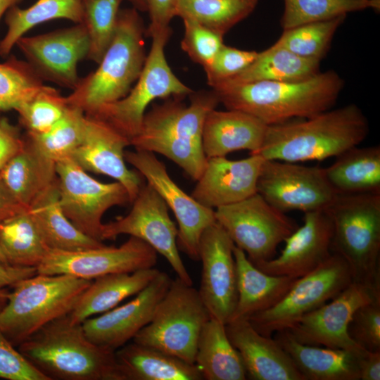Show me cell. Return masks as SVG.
Here are the masks:
<instances>
[{
  "label": "cell",
  "instance_id": "obj_24",
  "mask_svg": "<svg viewBox=\"0 0 380 380\" xmlns=\"http://www.w3.org/2000/svg\"><path fill=\"white\" fill-rule=\"evenodd\" d=\"M228 338L238 350L247 377L254 380H305L278 341L259 333L247 318L225 324Z\"/></svg>",
  "mask_w": 380,
  "mask_h": 380
},
{
  "label": "cell",
  "instance_id": "obj_56",
  "mask_svg": "<svg viewBox=\"0 0 380 380\" xmlns=\"http://www.w3.org/2000/svg\"><path fill=\"white\" fill-rule=\"evenodd\" d=\"M0 261L8 263L6 256L1 247H0Z\"/></svg>",
  "mask_w": 380,
  "mask_h": 380
},
{
  "label": "cell",
  "instance_id": "obj_34",
  "mask_svg": "<svg viewBox=\"0 0 380 380\" xmlns=\"http://www.w3.org/2000/svg\"><path fill=\"white\" fill-rule=\"evenodd\" d=\"M320 61L272 45L258 52L256 58L243 70L221 82H300L318 74Z\"/></svg>",
  "mask_w": 380,
  "mask_h": 380
},
{
  "label": "cell",
  "instance_id": "obj_17",
  "mask_svg": "<svg viewBox=\"0 0 380 380\" xmlns=\"http://www.w3.org/2000/svg\"><path fill=\"white\" fill-rule=\"evenodd\" d=\"M380 299V286L352 281L338 295L303 315L288 331L300 343L344 349L362 355L367 350L348 334V326L361 306Z\"/></svg>",
  "mask_w": 380,
  "mask_h": 380
},
{
  "label": "cell",
  "instance_id": "obj_55",
  "mask_svg": "<svg viewBox=\"0 0 380 380\" xmlns=\"http://www.w3.org/2000/svg\"><path fill=\"white\" fill-rule=\"evenodd\" d=\"M8 291L5 288L0 289V310L4 306L7 301Z\"/></svg>",
  "mask_w": 380,
  "mask_h": 380
},
{
  "label": "cell",
  "instance_id": "obj_20",
  "mask_svg": "<svg viewBox=\"0 0 380 380\" xmlns=\"http://www.w3.org/2000/svg\"><path fill=\"white\" fill-rule=\"evenodd\" d=\"M172 280L167 273L160 271L127 303L87 319L82 323L87 337L113 351L127 343L150 322Z\"/></svg>",
  "mask_w": 380,
  "mask_h": 380
},
{
  "label": "cell",
  "instance_id": "obj_42",
  "mask_svg": "<svg viewBox=\"0 0 380 380\" xmlns=\"http://www.w3.org/2000/svg\"><path fill=\"white\" fill-rule=\"evenodd\" d=\"M44 85L26 61L10 57L0 63V110H15Z\"/></svg>",
  "mask_w": 380,
  "mask_h": 380
},
{
  "label": "cell",
  "instance_id": "obj_18",
  "mask_svg": "<svg viewBox=\"0 0 380 380\" xmlns=\"http://www.w3.org/2000/svg\"><path fill=\"white\" fill-rule=\"evenodd\" d=\"M37 75L72 91L78 85V63L87 58L90 42L86 27L77 23L68 28L23 37L16 45Z\"/></svg>",
  "mask_w": 380,
  "mask_h": 380
},
{
  "label": "cell",
  "instance_id": "obj_28",
  "mask_svg": "<svg viewBox=\"0 0 380 380\" xmlns=\"http://www.w3.org/2000/svg\"><path fill=\"white\" fill-rule=\"evenodd\" d=\"M124 380H201L195 364L132 341L115 351Z\"/></svg>",
  "mask_w": 380,
  "mask_h": 380
},
{
  "label": "cell",
  "instance_id": "obj_9",
  "mask_svg": "<svg viewBox=\"0 0 380 380\" xmlns=\"http://www.w3.org/2000/svg\"><path fill=\"white\" fill-rule=\"evenodd\" d=\"M171 34L152 37V44L136 84L122 99L100 108L93 116L101 119L129 140L140 130L148 106L156 99H183L193 90L173 73L165 46Z\"/></svg>",
  "mask_w": 380,
  "mask_h": 380
},
{
  "label": "cell",
  "instance_id": "obj_27",
  "mask_svg": "<svg viewBox=\"0 0 380 380\" xmlns=\"http://www.w3.org/2000/svg\"><path fill=\"white\" fill-rule=\"evenodd\" d=\"M234 256L236 270L237 302L231 320L248 318L272 307L283 298L297 279L262 272L235 245Z\"/></svg>",
  "mask_w": 380,
  "mask_h": 380
},
{
  "label": "cell",
  "instance_id": "obj_39",
  "mask_svg": "<svg viewBox=\"0 0 380 380\" xmlns=\"http://www.w3.org/2000/svg\"><path fill=\"white\" fill-rule=\"evenodd\" d=\"M282 29L329 20L367 8L379 11L380 0H284Z\"/></svg>",
  "mask_w": 380,
  "mask_h": 380
},
{
  "label": "cell",
  "instance_id": "obj_23",
  "mask_svg": "<svg viewBox=\"0 0 380 380\" xmlns=\"http://www.w3.org/2000/svg\"><path fill=\"white\" fill-rule=\"evenodd\" d=\"M264 160L258 154H250L241 160H229L226 157L208 158L191 196L203 206L212 209L246 199L257 193Z\"/></svg>",
  "mask_w": 380,
  "mask_h": 380
},
{
  "label": "cell",
  "instance_id": "obj_43",
  "mask_svg": "<svg viewBox=\"0 0 380 380\" xmlns=\"http://www.w3.org/2000/svg\"><path fill=\"white\" fill-rule=\"evenodd\" d=\"M68 106L66 96L57 89L44 85L15 111L27 133L41 134L47 132L62 118Z\"/></svg>",
  "mask_w": 380,
  "mask_h": 380
},
{
  "label": "cell",
  "instance_id": "obj_46",
  "mask_svg": "<svg viewBox=\"0 0 380 380\" xmlns=\"http://www.w3.org/2000/svg\"><path fill=\"white\" fill-rule=\"evenodd\" d=\"M258 52L223 45L211 63L203 68L207 84L211 87L243 70L257 57Z\"/></svg>",
  "mask_w": 380,
  "mask_h": 380
},
{
  "label": "cell",
  "instance_id": "obj_41",
  "mask_svg": "<svg viewBox=\"0 0 380 380\" xmlns=\"http://www.w3.org/2000/svg\"><path fill=\"white\" fill-rule=\"evenodd\" d=\"M122 0H82V24L87 31L90 47L87 59L99 63L110 44Z\"/></svg>",
  "mask_w": 380,
  "mask_h": 380
},
{
  "label": "cell",
  "instance_id": "obj_48",
  "mask_svg": "<svg viewBox=\"0 0 380 380\" xmlns=\"http://www.w3.org/2000/svg\"><path fill=\"white\" fill-rule=\"evenodd\" d=\"M146 1L150 17L146 35L152 37L158 34H172L170 22L176 16L177 0Z\"/></svg>",
  "mask_w": 380,
  "mask_h": 380
},
{
  "label": "cell",
  "instance_id": "obj_38",
  "mask_svg": "<svg viewBox=\"0 0 380 380\" xmlns=\"http://www.w3.org/2000/svg\"><path fill=\"white\" fill-rule=\"evenodd\" d=\"M86 120L87 116L82 110L69 105L62 118L47 132L27 133L26 139L44 158L56 164L70 157L79 145L84 135Z\"/></svg>",
  "mask_w": 380,
  "mask_h": 380
},
{
  "label": "cell",
  "instance_id": "obj_19",
  "mask_svg": "<svg viewBox=\"0 0 380 380\" xmlns=\"http://www.w3.org/2000/svg\"><path fill=\"white\" fill-rule=\"evenodd\" d=\"M234 243L215 222L203 232L198 245L202 272L198 293L210 317L227 324L237 302Z\"/></svg>",
  "mask_w": 380,
  "mask_h": 380
},
{
  "label": "cell",
  "instance_id": "obj_14",
  "mask_svg": "<svg viewBox=\"0 0 380 380\" xmlns=\"http://www.w3.org/2000/svg\"><path fill=\"white\" fill-rule=\"evenodd\" d=\"M125 159L143 176L174 213L178 223L179 250L191 259L199 260L200 238L204 230L216 222L215 210L203 206L184 192L155 153L137 149L125 151Z\"/></svg>",
  "mask_w": 380,
  "mask_h": 380
},
{
  "label": "cell",
  "instance_id": "obj_30",
  "mask_svg": "<svg viewBox=\"0 0 380 380\" xmlns=\"http://www.w3.org/2000/svg\"><path fill=\"white\" fill-rule=\"evenodd\" d=\"M56 178V164L44 158L26 139L23 148L0 169L2 184L26 208Z\"/></svg>",
  "mask_w": 380,
  "mask_h": 380
},
{
  "label": "cell",
  "instance_id": "obj_52",
  "mask_svg": "<svg viewBox=\"0 0 380 380\" xmlns=\"http://www.w3.org/2000/svg\"><path fill=\"white\" fill-rule=\"evenodd\" d=\"M26 208L13 197L0 180V222Z\"/></svg>",
  "mask_w": 380,
  "mask_h": 380
},
{
  "label": "cell",
  "instance_id": "obj_49",
  "mask_svg": "<svg viewBox=\"0 0 380 380\" xmlns=\"http://www.w3.org/2000/svg\"><path fill=\"white\" fill-rule=\"evenodd\" d=\"M24 139L18 129L7 120L0 119V169L23 146Z\"/></svg>",
  "mask_w": 380,
  "mask_h": 380
},
{
  "label": "cell",
  "instance_id": "obj_54",
  "mask_svg": "<svg viewBox=\"0 0 380 380\" xmlns=\"http://www.w3.org/2000/svg\"><path fill=\"white\" fill-rule=\"evenodd\" d=\"M137 10L141 11H147V4L146 0H129Z\"/></svg>",
  "mask_w": 380,
  "mask_h": 380
},
{
  "label": "cell",
  "instance_id": "obj_3",
  "mask_svg": "<svg viewBox=\"0 0 380 380\" xmlns=\"http://www.w3.org/2000/svg\"><path fill=\"white\" fill-rule=\"evenodd\" d=\"M189 96L188 106L177 98L153 105L145 113L130 145L134 149L164 156L196 181L208 160L202 144L204 120L220 102L213 91L193 92Z\"/></svg>",
  "mask_w": 380,
  "mask_h": 380
},
{
  "label": "cell",
  "instance_id": "obj_25",
  "mask_svg": "<svg viewBox=\"0 0 380 380\" xmlns=\"http://www.w3.org/2000/svg\"><path fill=\"white\" fill-rule=\"evenodd\" d=\"M267 129V125L248 113L235 110H211L203 127L204 153L207 158L226 157L240 150L255 154L262 144Z\"/></svg>",
  "mask_w": 380,
  "mask_h": 380
},
{
  "label": "cell",
  "instance_id": "obj_13",
  "mask_svg": "<svg viewBox=\"0 0 380 380\" xmlns=\"http://www.w3.org/2000/svg\"><path fill=\"white\" fill-rule=\"evenodd\" d=\"M132 203V208L127 215L103 224L101 241L114 239L121 234L138 238L166 259L177 277L192 285V279L179 253L177 228L163 199L146 183Z\"/></svg>",
  "mask_w": 380,
  "mask_h": 380
},
{
  "label": "cell",
  "instance_id": "obj_11",
  "mask_svg": "<svg viewBox=\"0 0 380 380\" xmlns=\"http://www.w3.org/2000/svg\"><path fill=\"white\" fill-rule=\"evenodd\" d=\"M215 215L216 222L253 265L273 258L279 245L298 227L258 193L216 208Z\"/></svg>",
  "mask_w": 380,
  "mask_h": 380
},
{
  "label": "cell",
  "instance_id": "obj_44",
  "mask_svg": "<svg viewBox=\"0 0 380 380\" xmlns=\"http://www.w3.org/2000/svg\"><path fill=\"white\" fill-rule=\"evenodd\" d=\"M184 37L182 49L195 63L203 68L209 65L224 45L223 37L198 23L183 18Z\"/></svg>",
  "mask_w": 380,
  "mask_h": 380
},
{
  "label": "cell",
  "instance_id": "obj_47",
  "mask_svg": "<svg viewBox=\"0 0 380 380\" xmlns=\"http://www.w3.org/2000/svg\"><path fill=\"white\" fill-rule=\"evenodd\" d=\"M0 379L50 380L14 348L0 328Z\"/></svg>",
  "mask_w": 380,
  "mask_h": 380
},
{
  "label": "cell",
  "instance_id": "obj_32",
  "mask_svg": "<svg viewBox=\"0 0 380 380\" xmlns=\"http://www.w3.org/2000/svg\"><path fill=\"white\" fill-rule=\"evenodd\" d=\"M29 208L51 250L79 251L103 245L80 231L65 216L59 202L57 178Z\"/></svg>",
  "mask_w": 380,
  "mask_h": 380
},
{
  "label": "cell",
  "instance_id": "obj_36",
  "mask_svg": "<svg viewBox=\"0 0 380 380\" xmlns=\"http://www.w3.org/2000/svg\"><path fill=\"white\" fill-rule=\"evenodd\" d=\"M6 13L7 31L0 41L1 57L8 56L17 42L40 23L60 18L82 23L83 8L82 0H38L25 9L13 6Z\"/></svg>",
  "mask_w": 380,
  "mask_h": 380
},
{
  "label": "cell",
  "instance_id": "obj_45",
  "mask_svg": "<svg viewBox=\"0 0 380 380\" xmlns=\"http://www.w3.org/2000/svg\"><path fill=\"white\" fill-rule=\"evenodd\" d=\"M350 338L368 351H380V299L359 308L348 326Z\"/></svg>",
  "mask_w": 380,
  "mask_h": 380
},
{
  "label": "cell",
  "instance_id": "obj_7",
  "mask_svg": "<svg viewBox=\"0 0 380 380\" xmlns=\"http://www.w3.org/2000/svg\"><path fill=\"white\" fill-rule=\"evenodd\" d=\"M324 210L331 252L345 260L353 281L380 286V194L336 195Z\"/></svg>",
  "mask_w": 380,
  "mask_h": 380
},
{
  "label": "cell",
  "instance_id": "obj_37",
  "mask_svg": "<svg viewBox=\"0 0 380 380\" xmlns=\"http://www.w3.org/2000/svg\"><path fill=\"white\" fill-rule=\"evenodd\" d=\"M259 0H177L176 15L188 18L224 37L247 18Z\"/></svg>",
  "mask_w": 380,
  "mask_h": 380
},
{
  "label": "cell",
  "instance_id": "obj_40",
  "mask_svg": "<svg viewBox=\"0 0 380 380\" xmlns=\"http://www.w3.org/2000/svg\"><path fill=\"white\" fill-rule=\"evenodd\" d=\"M346 15L284 30L273 44L303 58L321 61Z\"/></svg>",
  "mask_w": 380,
  "mask_h": 380
},
{
  "label": "cell",
  "instance_id": "obj_33",
  "mask_svg": "<svg viewBox=\"0 0 380 380\" xmlns=\"http://www.w3.org/2000/svg\"><path fill=\"white\" fill-rule=\"evenodd\" d=\"M194 364L203 379L244 380L247 378L242 359L228 338L225 324L212 317L200 333Z\"/></svg>",
  "mask_w": 380,
  "mask_h": 380
},
{
  "label": "cell",
  "instance_id": "obj_10",
  "mask_svg": "<svg viewBox=\"0 0 380 380\" xmlns=\"http://www.w3.org/2000/svg\"><path fill=\"white\" fill-rule=\"evenodd\" d=\"M352 281L345 260L332 253L314 270L297 278L277 303L247 319L259 333L271 337L274 332L289 329L303 315L335 298Z\"/></svg>",
  "mask_w": 380,
  "mask_h": 380
},
{
  "label": "cell",
  "instance_id": "obj_16",
  "mask_svg": "<svg viewBox=\"0 0 380 380\" xmlns=\"http://www.w3.org/2000/svg\"><path fill=\"white\" fill-rule=\"evenodd\" d=\"M158 253L145 241L130 236L120 246L105 244L79 251L50 250L37 266V274H67L92 281L115 273L154 267Z\"/></svg>",
  "mask_w": 380,
  "mask_h": 380
},
{
  "label": "cell",
  "instance_id": "obj_31",
  "mask_svg": "<svg viewBox=\"0 0 380 380\" xmlns=\"http://www.w3.org/2000/svg\"><path fill=\"white\" fill-rule=\"evenodd\" d=\"M336 158L324 172L337 195L380 194L379 146H357Z\"/></svg>",
  "mask_w": 380,
  "mask_h": 380
},
{
  "label": "cell",
  "instance_id": "obj_8",
  "mask_svg": "<svg viewBox=\"0 0 380 380\" xmlns=\"http://www.w3.org/2000/svg\"><path fill=\"white\" fill-rule=\"evenodd\" d=\"M210 317L198 291L177 277L132 341L194 364L198 337Z\"/></svg>",
  "mask_w": 380,
  "mask_h": 380
},
{
  "label": "cell",
  "instance_id": "obj_29",
  "mask_svg": "<svg viewBox=\"0 0 380 380\" xmlns=\"http://www.w3.org/2000/svg\"><path fill=\"white\" fill-rule=\"evenodd\" d=\"M160 272L155 267L106 274L91 281L69 314L75 322L102 314L142 291Z\"/></svg>",
  "mask_w": 380,
  "mask_h": 380
},
{
  "label": "cell",
  "instance_id": "obj_50",
  "mask_svg": "<svg viewBox=\"0 0 380 380\" xmlns=\"http://www.w3.org/2000/svg\"><path fill=\"white\" fill-rule=\"evenodd\" d=\"M36 267H20L0 261V289L37 274Z\"/></svg>",
  "mask_w": 380,
  "mask_h": 380
},
{
  "label": "cell",
  "instance_id": "obj_51",
  "mask_svg": "<svg viewBox=\"0 0 380 380\" xmlns=\"http://www.w3.org/2000/svg\"><path fill=\"white\" fill-rule=\"evenodd\" d=\"M359 376L361 380L380 379V351L366 350L359 357Z\"/></svg>",
  "mask_w": 380,
  "mask_h": 380
},
{
  "label": "cell",
  "instance_id": "obj_6",
  "mask_svg": "<svg viewBox=\"0 0 380 380\" xmlns=\"http://www.w3.org/2000/svg\"><path fill=\"white\" fill-rule=\"evenodd\" d=\"M91 281L67 274H36L11 286L0 310V328L18 346L44 325L75 308Z\"/></svg>",
  "mask_w": 380,
  "mask_h": 380
},
{
  "label": "cell",
  "instance_id": "obj_1",
  "mask_svg": "<svg viewBox=\"0 0 380 380\" xmlns=\"http://www.w3.org/2000/svg\"><path fill=\"white\" fill-rule=\"evenodd\" d=\"M343 87V80L329 70L300 82H220L212 88L227 110L248 113L273 125L331 109Z\"/></svg>",
  "mask_w": 380,
  "mask_h": 380
},
{
  "label": "cell",
  "instance_id": "obj_22",
  "mask_svg": "<svg viewBox=\"0 0 380 380\" xmlns=\"http://www.w3.org/2000/svg\"><path fill=\"white\" fill-rule=\"evenodd\" d=\"M331 240L332 224L325 211L306 212L302 226L284 240L281 253L254 265L269 274L299 278L331 255Z\"/></svg>",
  "mask_w": 380,
  "mask_h": 380
},
{
  "label": "cell",
  "instance_id": "obj_2",
  "mask_svg": "<svg viewBox=\"0 0 380 380\" xmlns=\"http://www.w3.org/2000/svg\"><path fill=\"white\" fill-rule=\"evenodd\" d=\"M369 133L361 109L348 104L307 118L267 125L258 151L265 160L298 163L337 157L358 146Z\"/></svg>",
  "mask_w": 380,
  "mask_h": 380
},
{
  "label": "cell",
  "instance_id": "obj_35",
  "mask_svg": "<svg viewBox=\"0 0 380 380\" xmlns=\"http://www.w3.org/2000/svg\"><path fill=\"white\" fill-rule=\"evenodd\" d=\"M0 247L8 263L36 268L51 250L29 208L0 222Z\"/></svg>",
  "mask_w": 380,
  "mask_h": 380
},
{
  "label": "cell",
  "instance_id": "obj_53",
  "mask_svg": "<svg viewBox=\"0 0 380 380\" xmlns=\"http://www.w3.org/2000/svg\"><path fill=\"white\" fill-rule=\"evenodd\" d=\"M22 0H0V20L2 15L12 6H15Z\"/></svg>",
  "mask_w": 380,
  "mask_h": 380
},
{
  "label": "cell",
  "instance_id": "obj_21",
  "mask_svg": "<svg viewBox=\"0 0 380 380\" xmlns=\"http://www.w3.org/2000/svg\"><path fill=\"white\" fill-rule=\"evenodd\" d=\"M86 116L84 135L70 158L87 172L106 175L120 182L132 203L144 185V177L125 164V148L131 146L130 140L107 122Z\"/></svg>",
  "mask_w": 380,
  "mask_h": 380
},
{
  "label": "cell",
  "instance_id": "obj_4",
  "mask_svg": "<svg viewBox=\"0 0 380 380\" xmlns=\"http://www.w3.org/2000/svg\"><path fill=\"white\" fill-rule=\"evenodd\" d=\"M18 350L50 380H124L115 351L91 342L69 315L42 327Z\"/></svg>",
  "mask_w": 380,
  "mask_h": 380
},
{
  "label": "cell",
  "instance_id": "obj_5",
  "mask_svg": "<svg viewBox=\"0 0 380 380\" xmlns=\"http://www.w3.org/2000/svg\"><path fill=\"white\" fill-rule=\"evenodd\" d=\"M135 8L119 11L114 37L98 63L66 96L87 115L125 97L138 80L146 58L143 20Z\"/></svg>",
  "mask_w": 380,
  "mask_h": 380
},
{
  "label": "cell",
  "instance_id": "obj_26",
  "mask_svg": "<svg viewBox=\"0 0 380 380\" xmlns=\"http://www.w3.org/2000/svg\"><path fill=\"white\" fill-rule=\"evenodd\" d=\"M275 339L305 380H360L361 355L344 349L303 344L288 330L276 332Z\"/></svg>",
  "mask_w": 380,
  "mask_h": 380
},
{
  "label": "cell",
  "instance_id": "obj_12",
  "mask_svg": "<svg viewBox=\"0 0 380 380\" xmlns=\"http://www.w3.org/2000/svg\"><path fill=\"white\" fill-rule=\"evenodd\" d=\"M59 202L65 216L82 232L99 241L105 213L130 203L125 186L115 181L101 182L72 158L56 163Z\"/></svg>",
  "mask_w": 380,
  "mask_h": 380
},
{
  "label": "cell",
  "instance_id": "obj_15",
  "mask_svg": "<svg viewBox=\"0 0 380 380\" xmlns=\"http://www.w3.org/2000/svg\"><path fill=\"white\" fill-rule=\"evenodd\" d=\"M257 193L285 213L324 210L337 195L326 178L324 167L273 160L262 163Z\"/></svg>",
  "mask_w": 380,
  "mask_h": 380
}]
</instances>
